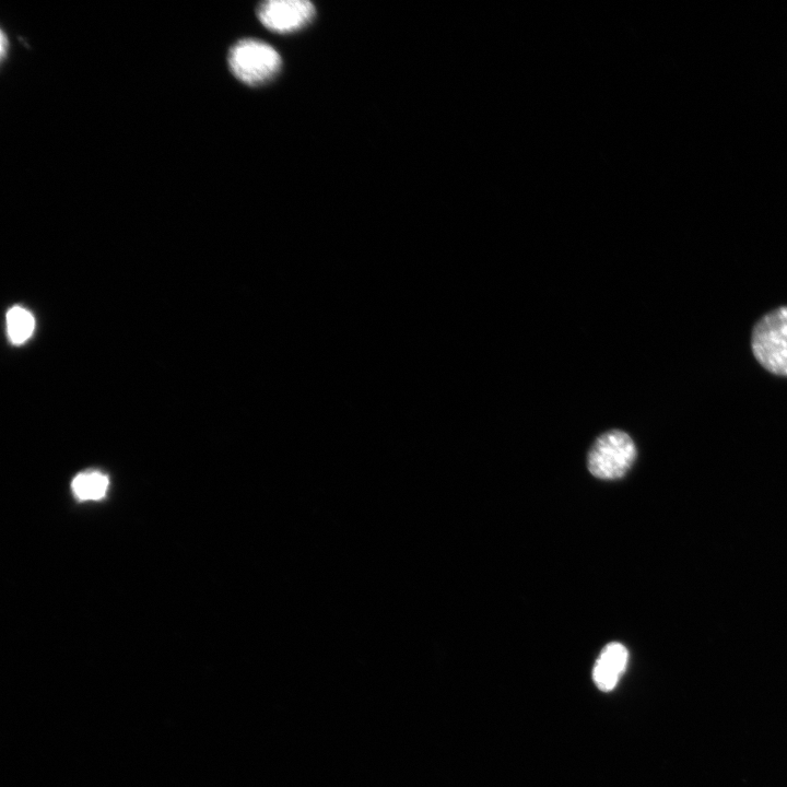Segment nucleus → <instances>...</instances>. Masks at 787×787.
<instances>
[{
    "instance_id": "1",
    "label": "nucleus",
    "mask_w": 787,
    "mask_h": 787,
    "mask_svg": "<svg viewBox=\"0 0 787 787\" xmlns=\"http://www.w3.org/2000/svg\"><path fill=\"white\" fill-rule=\"evenodd\" d=\"M751 348L756 361L768 372L787 376V306L761 317L752 329Z\"/></svg>"
},
{
    "instance_id": "2",
    "label": "nucleus",
    "mask_w": 787,
    "mask_h": 787,
    "mask_svg": "<svg viewBox=\"0 0 787 787\" xmlns=\"http://www.w3.org/2000/svg\"><path fill=\"white\" fill-rule=\"evenodd\" d=\"M228 66L238 80L256 86L270 81L279 72L281 57L269 44L247 38L231 48Z\"/></svg>"
},
{
    "instance_id": "3",
    "label": "nucleus",
    "mask_w": 787,
    "mask_h": 787,
    "mask_svg": "<svg viewBox=\"0 0 787 787\" xmlns=\"http://www.w3.org/2000/svg\"><path fill=\"white\" fill-rule=\"evenodd\" d=\"M635 458L636 447L630 435L621 430H610L592 444L587 466L596 478L614 480L629 471Z\"/></svg>"
},
{
    "instance_id": "4",
    "label": "nucleus",
    "mask_w": 787,
    "mask_h": 787,
    "mask_svg": "<svg viewBox=\"0 0 787 787\" xmlns=\"http://www.w3.org/2000/svg\"><path fill=\"white\" fill-rule=\"evenodd\" d=\"M257 13L268 30L286 34L307 25L315 15V8L307 0H269L259 5Z\"/></svg>"
},
{
    "instance_id": "5",
    "label": "nucleus",
    "mask_w": 787,
    "mask_h": 787,
    "mask_svg": "<svg viewBox=\"0 0 787 787\" xmlns=\"http://www.w3.org/2000/svg\"><path fill=\"white\" fill-rule=\"evenodd\" d=\"M627 663V650L620 643H610L603 647L594 667V680L599 689H613Z\"/></svg>"
},
{
    "instance_id": "6",
    "label": "nucleus",
    "mask_w": 787,
    "mask_h": 787,
    "mask_svg": "<svg viewBox=\"0 0 787 787\" xmlns=\"http://www.w3.org/2000/svg\"><path fill=\"white\" fill-rule=\"evenodd\" d=\"M74 495L81 501L99 500L108 489V478L97 471L79 473L71 483Z\"/></svg>"
},
{
    "instance_id": "7",
    "label": "nucleus",
    "mask_w": 787,
    "mask_h": 787,
    "mask_svg": "<svg viewBox=\"0 0 787 787\" xmlns=\"http://www.w3.org/2000/svg\"><path fill=\"white\" fill-rule=\"evenodd\" d=\"M35 319L33 315L21 306H13L7 314V330L12 343L21 344L33 333Z\"/></svg>"
},
{
    "instance_id": "8",
    "label": "nucleus",
    "mask_w": 787,
    "mask_h": 787,
    "mask_svg": "<svg viewBox=\"0 0 787 787\" xmlns=\"http://www.w3.org/2000/svg\"><path fill=\"white\" fill-rule=\"evenodd\" d=\"M5 51H7V38H5V34L3 32H1L0 52H1L2 58L4 57Z\"/></svg>"
}]
</instances>
